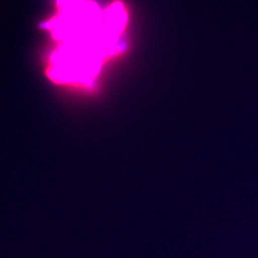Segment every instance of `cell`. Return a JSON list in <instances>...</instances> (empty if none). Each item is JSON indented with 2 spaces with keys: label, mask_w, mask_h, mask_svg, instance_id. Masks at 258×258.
<instances>
[{
  "label": "cell",
  "mask_w": 258,
  "mask_h": 258,
  "mask_svg": "<svg viewBox=\"0 0 258 258\" xmlns=\"http://www.w3.org/2000/svg\"><path fill=\"white\" fill-rule=\"evenodd\" d=\"M56 8L45 24L55 42L48 76L59 84L92 87L105 60L121 50L124 8L117 2L102 10L92 0H57Z\"/></svg>",
  "instance_id": "cell-1"
}]
</instances>
